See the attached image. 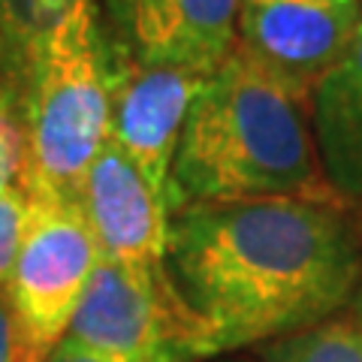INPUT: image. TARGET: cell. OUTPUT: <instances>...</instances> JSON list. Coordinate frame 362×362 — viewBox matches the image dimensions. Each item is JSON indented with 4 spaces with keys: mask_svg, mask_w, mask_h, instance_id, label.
<instances>
[{
    "mask_svg": "<svg viewBox=\"0 0 362 362\" xmlns=\"http://www.w3.org/2000/svg\"><path fill=\"white\" fill-rule=\"evenodd\" d=\"M90 0H0V70L21 90L37 52Z\"/></svg>",
    "mask_w": 362,
    "mask_h": 362,
    "instance_id": "11",
    "label": "cell"
},
{
    "mask_svg": "<svg viewBox=\"0 0 362 362\" xmlns=\"http://www.w3.org/2000/svg\"><path fill=\"white\" fill-rule=\"evenodd\" d=\"M259 362H362V323L350 311L257 347Z\"/></svg>",
    "mask_w": 362,
    "mask_h": 362,
    "instance_id": "12",
    "label": "cell"
},
{
    "mask_svg": "<svg viewBox=\"0 0 362 362\" xmlns=\"http://www.w3.org/2000/svg\"><path fill=\"white\" fill-rule=\"evenodd\" d=\"M209 362H254V359H245V356H218V359H209Z\"/></svg>",
    "mask_w": 362,
    "mask_h": 362,
    "instance_id": "18",
    "label": "cell"
},
{
    "mask_svg": "<svg viewBox=\"0 0 362 362\" xmlns=\"http://www.w3.org/2000/svg\"><path fill=\"white\" fill-rule=\"evenodd\" d=\"M354 214H356V230H359V242H362V202H354ZM347 311L362 323V269H359V284H356V293H354V299H350Z\"/></svg>",
    "mask_w": 362,
    "mask_h": 362,
    "instance_id": "17",
    "label": "cell"
},
{
    "mask_svg": "<svg viewBox=\"0 0 362 362\" xmlns=\"http://www.w3.org/2000/svg\"><path fill=\"white\" fill-rule=\"evenodd\" d=\"M166 275L214 359L350 308L362 242L347 199L190 202L169 214Z\"/></svg>",
    "mask_w": 362,
    "mask_h": 362,
    "instance_id": "1",
    "label": "cell"
},
{
    "mask_svg": "<svg viewBox=\"0 0 362 362\" xmlns=\"http://www.w3.org/2000/svg\"><path fill=\"white\" fill-rule=\"evenodd\" d=\"M323 173L347 202H362V21L344 58L311 94Z\"/></svg>",
    "mask_w": 362,
    "mask_h": 362,
    "instance_id": "10",
    "label": "cell"
},
{
    "mask_svg": "<svg viewBox=\"0 0 362 362\" xmlns=\"http://www.w3.org/2000/svg\"><path fill=\"white\" fill-rule=\"evenodd\" d=\"M106 42L112 94L109 139H115L166 197L169 169H173L187 112L209 76L187 66L136 61L109 37Z\"/></svg>",
    "mask_w": 362,
    "mask_h": 362,
    "instance_id": "7",
    "label": "cell"
},
{
    "mask_svg": "<svg viewBox=\"0 0 362 362\" xmlns=\"http://www.w3.org/2000/svg\"><path fill=\"white\" fill-rule=\"evenodd\" d=\"M30 197L21 185L0 187V293L6 290L9 275H13L16 257L21 251V239L28 230Z\"/></svg>",
    "mask_w": 362,
    "mask_h": 362,
    "instance_id": "14",
    "label": "cell"
},
{
    "mask_svg": "<svg viewBox=\"0 0 362 362\" xmlns=\"http://www.w3.org/2000/svg\"><path fill=\"white\" fill-rule=\"evenodd\" d=\"M76 199L100 245V257L127 266L163 263L169 230L166 197L115 139L90 160Z\"/></svg>",
    "mask_w": 362,
    "mask_h": 362,
    "instance_id": "9",
    "label": "cell"
},
{
    "mask_svg": "<svg viewBox=\"0 0 362 362\" xmlns=\"http://www.w3.org/2000/svg\"><path fill=\"white\" fill-rule=\"evenodd\" d=\"M64 335L127 362L214 359L206 329L181 302L163 263L127 266L100 257Z\"/></svg>",
    "mask_w": 362,
    "mask_h": 362,
    "instance_id": "4",
    "label": "cell"
},
{
    "mask_svg": "<svg viewBox=\"0 0 362 362\" xmlns=\"http://www.w3.org/2000/svg\"><path fill=\"white\" fill-rule=\"evenodd\" d=\"M28 194L76 197L109 142V42L97 0L73 16L30 61L21 82Z\"/></svg>",
    "mask_w": 362,
    "mask_h": 362,
    "instance_id": "3",
    "label": "cell"
},
{
    "mask_svg": "<svg viewBox=\"0 0 362 362\" xmlns=\"http://www.w3.org/2000/svg\"><path fill=\"white\" fill-rule=\"evenodd\" d=\"M40 362H127V359L112 356L106 350H97V347H88V344H78L73 338L64 335Z\"/></svg>",
    "mask_w": 362,
    "mask_h": 362,
    "instance_id": "16",
    "label": "cell"
},
{
    "mask_svg": "<svg viewBox=\"0 0 362 362\" xmlns=\"http://www.w3.org/2000/svg\"><path fill=\"white\" fill-rule=\"evenodd\" d=\"M25 173V115L21 90L0 85V187L21 185Z\"/></svg>",
    "mask_w": 362,
    "mask_h": 362,
    "instance_id": "13",
    "label": "cell"
},
{
    "mask_svg": "<svg viewBox=\"0 0 362 362\" xmlns=\"http://www.w3.org/2000/svg\"><path fill=\"white\" fill-rule=\"evenodd\" d=\"M341 199L323 173L311 100L235 45L199 88L169 169V214L190 202Z\"/></svg>",
    "mask_w": 362,
    "mask_h": 362,
    "instance_id": "2",
    "label": "cell"
},
{
    "mask_svg": "<svg viewBox=\"0 0 362 362\" xmlns=\"http://www.w3.org/2000/svg\"><path fill=\"white\" fill-rule=\"evenodd\" d=\"M106 37L145 64L211 76L239 45V0H103Z\"/></svg>",
    "mask_w": 362,
    "mask_h": 362,
    "instance_id": "8",
    "label": "cell"
},
{
    "mask_svg": "<svg viewBox=\"0 0 362 362\" xmlns=\"http://www.w3.org/2000/svg\"><path fill=\"white\" fill-rule=\"evenodd\" d=\"M0 362H40L4 293H0Z\"/></svg>",
    "mask_w": 362,
    "mask_h": 362,
    "instance_id": "15",
    "label": "cell"
},
{
    "mask_svg": "<svg viewBox=\"0 0 362 362\" xmlns=\"http://www.w3.org/2000/svg\"><path fill=\"white\" fill-rule=\"evenodd\" d=\"M28 197V230L4 296L33 356L42 359L70 326L88 278L100 263V245L76 197Z\"/></svg>",
    "mask_w": 362,
    "mask_h": 362,
    "instance_id": "5",
    "label": "cell"
},
{
    "mask_svg": "<svg viewBox=\"0 0 362 362\" xmlns=\"http://www.w3.org/2000/svg\"><path fill=\"white\" fill-rule=\"evenodd\" d=\"M362 0H239V49L308 97L344 58Z\"/></svg>",
    "mask_w": 362,
    "mask_h": 362,
    "instance_id": "6",
    "label": "cell"
},
{
    "mask_svg": "<svg viewBox=\"0 0 362 362\" xmlns=\"http://www.w3.org/2000/svg\"><path fill=\"white\" fill-rule=\"evenodd\" d=\"M0 85H4V70H0Z\"/></svg>",
    "mask_w": 362,
    "mask_h": 362,
    "instance_id": "19",
    "label": "cell"
}]
</instances>
